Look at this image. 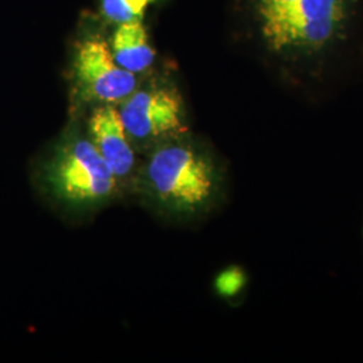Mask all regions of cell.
Instances as JSON below:
<instances>
[{
	"label": "cell",
	"mask_w": 363,
	"mask_h": 363,
	"mask_svg": "<svg viewBox=\"0 0 363 363\" xmlns=\"http://www.w3.org/2000/svg\"><path fill=\"white\" fill-rule=\"evenodd\" d=\"M156 0H100L101 13L112 23L143 21L147 10Z\"/></svg>",
	"instance_id": "obj_8"
},
{
	"label": "cell",
	"mask_w": 363,
	"mask_h": 363,
	"mask_svg": "<svg viewBox=\"0 0 363 363\" xmlns=\"http://www.w3.org/2000/svg\"><path fill=\"white\" fill-rule=\"evenodd\" d=\"M46 181L57 198L72 205H93L115 193L117 178L91 140L70 139L46 166Z\"/></svg>",
	"instance_id": "obj_3"
},
{
	"label": "cell",
	"mask_w": 363,
	"mask_h": 363,
	"mask_svg": "<svg viewBox=\"0 0 363 363\" xmlns=\"http://www.w3.org/2000/svg\"><path fill=\"white\" fill-rule=\"evenodd\" d=\"M252 37L286 81L320 79L361 34L363 0H241Z\"/></svg>",
	"instance_id": "obj_1"
},
{
	"label": "cell",
	"mask_w": 363,
	"mask_h": 363,
	"mask_svg": "<svg viewBox=\"0 0 363 363\" xmlns=\"http://www.w3.org/2000/svg\"><path fill=\"white\" fill-rule=\"evenodd\" d=\"M74 72L79 91L91 101L123 103L138 88L136 74L117 64L111 48L101 39H89L79 45Z\"/></svg>",
	"instance_id": "obj_5"
},
{
	"label": "cell",
	"mask_w": 363,
	"mask_h": 363,
	"mask_svg": "<svg viewBox=\"0 0 363 363\" xmlns=\"http://www.w3.org/2000/svg\"><path fill=\"white\" fill-rule=\"evenodd\" d=\"M182 139L156 148L145 166L144 181L163 206L181 214H198L218 196L220 169L206 150Z\"/></svg>",
	"instance_id": "obj_2"
},
{
	"label": "cell",
	"mask_w": 363,
	"mask_h": 363,
	"mask_svg": "<svg viewBox=\"0 0 363 363\" xmlns=\"http://www.w3.org/2000/svg\"><path fill=\"white\" fill-rule=\"evenodd\" d=\"M247 283V277L244 271L233 267L220 273L216 280L217 292L223 298H233L238 295Z\"/></svg>",
	"instance_id": "obj_9"
},
{
	"label": "cell",
	"mask_w": 363,
	"mask_h": 363,
	"mask_svg": "<svg viewBox=\"0 0 363 363\" xmlns=\"http://www.w3.org/2000/svg\"><path fill=\"white\" fill-rule=\"evenodd\" d=\"M111 50L117 64L133 74L144 73L155 61V50L143 21L120 23L112 38Z\"/></svg>",
	"instance_id": "obj_7"
},
{
	"label": "cell",
	"mask_w": 363,
	"mask_h": 363,
	"mask_svg": "<svg viewBox=\"0 0 363 363\" xmlns=\"http://www.w3.org/2000/svg\"><path fill=\"white\" fill-rule=\"evenodd\" d=\"M118 112L132 142L164 143L187 133L183 100L174 88L135 91Z\"/></svg>",
	"instance_id": "obj_4"
},
{
	"label": "cell",
	"mask_w": 363,
	"mask_h": 363,
	"mask_svg": "<svg viewBox=\"0 0 363 363\" xmlns=\"http://www.w3.org/2000/svg\"><path fill=\"white\" fill-rule=\"evenodd\" d=\"M91 142L113 175L124 179L135 167V151L118 109L111 104L97 108L89 120Z\"/></svg>",
	"instance_id": "obj_6"
}]
</instances>
